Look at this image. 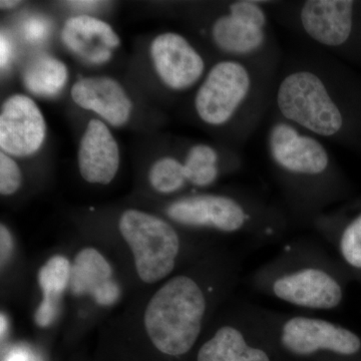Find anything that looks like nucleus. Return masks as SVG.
Masks as SVG:
<instances>
[{"label": "nucleus", "instance_id": "f257e3e1", "mask_svg": "<svg viewBox=\"0 0 361 361\" xmlns=\"http://www.w3.org/2000/svg\"><path fill=\"white\" fill-rule=\"evenodd\" d=\"M277 116L361 155V75L338 59L292 61L277 75Z\"/></svg>", "mask_w": 361, "mask_h": 361}, {"label": "nucleus", "instance_id": "f03ea898", "mask_svg": "<svg viewBox=\"0 0 361 361\" xmlns=\"http://www.w3.org/2000/svg\"><path fill=\"white\" fill-rule=\"evenodd\" d=\"M276 61L226 59L216 63L195 94L198 118L215 128L242 120L251 134L272 104Z\"/></svg>", "mask_w": 361, "mask_h": 361}, {"label": "nucleus", "instance_id": "7ed1b4c3", "mask_svg": "<svg viewBox=\"0 0 361 361\" xmlns=\"http://www.w3.org/2000/svg\"><path fill=\"white\" fill-rule=\"evenodd\" d=\"M271 165L286 187L297 193H317L326 187L341 186L342 178L334 157L322 140L283 118H274L266 135Z\"/></svg>", "mask_w": 361, "mask_h": 361}, {"label": "nucleus", "instance_id": "20e7f679", "mask_svg": "<svg viewBox=\"0 0 361 361\" xmlns=\"http://www.w3.org/2000/svg\"><path fill=\"white\" fill-rule=\"evenodd\" d=\"M207 311L206 293L193 278H171L152 297L145 312V327L161 353H189L200 336Z\"/></svg>", "mask_w": 361, "mask_h": 361}, {"label": "nucleus", "instance_id": "39448f33", "mask_svg": "<svg viewBox=\"0 0 361 361\" xmlns=\"http://www.w3.org/2000/svg\"><path fill=\"white\" fill-rule=\"evenodd\" d=\"M296 20L312 44L361 68V0H306L297 6Z\"/></svg>", "mask_w": 361, "mask_h": 361}, {"label": "nucleus", "instance_id": "423d86ee", "mask_svg": "<svg viewBox=\"0 0 361 361\" xmlns=\"http://www.w3.org/2000/svg\"><path fill=\"white\" fill-rule=\"evenodd\" d=\"M263 288L277 300L308 310L329 311L343 302L345 288L341 273L314 260L279 263L263 278Z\"/></svg>", "mask_w": 361, "mask_h": 361}, {"label": "nucleus", "instance_id": "0eeeda50", "mask_svg": "<svg viewBox=\"0 0 361 361\" xmlns=\"http://www.w3.org/2000/svg\"><path fill=\"white\" fill-rule=\"evenodd\" d=\"M118 229L133 252L137 275L145 283H156L174 270L180 238L166 221L142 211L127 210L121 216Z\"/></svg>", "mask_w": 361, "mask_h": 361}, {"label": "nucleus", "instance_id": "6e6552de", "mask_svg": "<svg viewBox=\"0 0 361 361\" xmlns=\"http://www.w3.org/2000/svg\"><path fill=\"white\" fill-rule=\"evenodd\" d=\"M211 40L229 58L245 61H273L269 18L264 2L237 0L213 21Z\"/></svg>", "mask_w": 361, "mask_h": 361}, {"label": "nucleus", "instance_id": "1a4fd4ad", "mask_svg": "<svg viewBox=\"0 0 361 361\" xmlns=\"http://www.w3.org/2000/svg\"><path fill=\"white\" fill-rule=\"evenodd\" d=\"M167 215L178 224L207 228L216 231L238 233L255 229L261 213L255 207L234 197L199 194L184 197L168 207Z\"/></svg>", "mask_w": 361, "mask_h": 361}, {"label": "nucleus", "instance_id": "9d476101", "mask_svg": "<svg viewBox=\"0 0 361 361\" xmlns=\"http://www.w3.org/2000/svg\"><path fill=\"white\" fill-rule=\"evenodd\" d=\"M270 326L285 350L296 356L331 353L353 356L361 350V338L355 331L336 322L306 315L287 316Z\"/></svg>", "mask_w": 361, "mask_h": 361}, {"label": "nucleus", "instance_id": "9b49d317", "mask_svg": "<svg viewBox=\"0 0 361 361\" xmlns=\"http://www.w3.org/2000/svg\"><path fill=\"white\" fill-rule=\"evenodd\" d=\"M149 54L159 78L171 90L182 92L191 89L205 75V59L179 33L158 35L152 42Z\"/></svg>", "mask_w": 361, "mask_h": 361}, {"label": "nucleus", "instance_id": "f8f14e48", "mask_svg": "<svg viewBox=\"0 0 361 361\" xmlns=\"http://www.w3.org/2000/svg\"><path fill=\"white\" fill-rule=\"evenodd\" d=\"M47 126L39 106L25 94H13L2 104L0 148L7 155L27 157L44 144Z\"/></svg>", "mask_w": 361, "mask_h": 361}, {"label": "nucleus", "instance_id": "ddd939ff", "mask_svg": "<svg viewBox=\"0 0 361 361\" xmlns=\"http://www.w3.org/2000/svg\"><path fill=\"white\" fill-rule=\"evenodd\" d=\"M80 175L92 184H110L120 166L118 142L109 128L92 118L80 141L78 153Z\"/></svg>", "mask_w": 361, "mask_h": 361}, {"label": "nucleus", "instance_id": "4468645a", "mask_svg": "<svg viewBox=\"0 0 361 361\" xmlns=\"http://www.w3.org/2000/svg\"><path fill=\"white\" fill-rule=\"evenodd\" d=\"M73 102L85 110L94 111L111 126L129 121L133 104L120 82L109 77L85 78L73 85Z\"/></svg>", "mask_w": 361, "mask_h": 361}, {"label": "nucleus", "instance_id": "2eb2a0df", "mask_svg": "<svg viewBox=\"0 0 361 361\" xmlns=\"http://www.w3.org/2000/svg\"><path fill=\"white\" fill-rule=\"evenodd\" d=\"M68 288L73 295H90L102 306L113 305L121 295L110 263L94 248L82 249L75 256Z\"/></svg>", "mask_w": 361, "mask_h": 361}, {"label": "nucleus", "instance_id": "dca6fc26", "mask_svg": "<svg viewBox=\"0 0 361 361\" xmlns=\"http://www.w3.org/2000/svg\"><path fill=\"white\" fill-rule=\"evenodd\" d=\"M61 39L70 51L94 65L110 61L111 49L121 42L109 23L85 14L66 20Z\"/></svg>", "mask_w": 361, "mask_h": 361}, {"label": "nucleus", "instance_id": "f3484780", "mask_svg": "<svg viewBox=\"0 0 361 361\" xmlns=\"http://www.w3.org/2000/svg\"><path fill=\"white\" fill-rule=\"evenodd\" d=\"M241 329L232 324L221 326L199 349L197 361H271L264 349L251 344L246 330Z\"/></svg>", "mask_w": 361, "mask_h": 361}, {"label": "nucleus", "instance_id": "a211bd4d", "mask_svg": "<svg viewBox=\"0 0 361 361\" xmlns=\"http://www.w3.org/2000/svg\"><path fill=\"white\" fill-rule=\"evenodd\" d=\"M71 268L70 261L61 255L54 256L40 268L37 281L44 299L35 312L39 327L49 326L58 317L61 297L70 285Z\"/></svg>", "mask_w": 361, "mask_h": 361}, {"label": "nucleus", "instance_id": "6ab92c4d", "mask_svg": "<svg viewBox=\"0 0 361 361\" xmlns=\"http://www.w3.org/2000/svg\"><path fill=\"white\" fill-rule=\"evenodd\" d=\"M68 71L65 63L51 56H42L32 61L23 73V84L32 94L54 97L65 87Z\"/></svg>", "mask_w": 361, "mask_h": 361}, {"label": "nucleus", "instance_id": "aec40b11", "mask_svg": "<svg viewBox=\"0 0 361 361\" xmlns=\"http://www.w3.org/2000/svg\"><path fill=\"white\" fill-rule=\"evenodd\" d=\"M336 249L344 268L361 279V206L338 219Z\"/></svg>", "mask_w": 361, "mask_h": 361}, {"label": "nucleus", "instance_id": "412c9836", "mask_svg": "<svg viewBox=\"0 0 361 361\" xmlns=\"http://www.w3.org/2000/svg\"><path fill=\"white\" fill-rule=\"evenodd\" d=\"M184 167L189 184L201 188L211 186L219 177V154L209 145H194L188 149Z\"/></svg>", "mask_w": 361, "mask_h": 361}, {"label": "nucleus", "instance_id": "4be33fe9", "mask_svg": "<svg viewBox=\"0 0 361 361\" xmlns=\"http://www.w3.org/2000/svg\"><path fill=\"white\" fill-rule=\"evenodd\" d=\"M149 182L157 192L171 194L179 191L188 183L184 161L173 157H164L152 166Z\"/></svg>", "mask_w": 361, "mask_h": 361}, {"label": "nucleus", "instance_id": "5701e85b", "mask_svg": "<svg viewBox=\"0 0 361 361\" xmlns=\"http://www.w3.org/2000/svg\"><path fill=\"white\" fill-rule=\"evenodd\" d=\"M21 172L18 164L9 155L0 153V193L4 196L13 195L20 189Z\"/></svg>", "mask_w": 361, "mask_h": 361}, {"label": "nucleus", "instance_id": "b1692460", "mask_svg": "<svg viewBox=\"0 0 361 361\" xmlns=\"http://www.w3.org/2000/svg\"><path fill=\"white\" fill-rule=\"evenodd\" d=\"M47 32H49V25L44 20L32 18L25 23V37L30 42H39V40L44 39L47 37Z\"/></svg>", "mask_w": 361, "mask_h": 361}, {"label": "nucleus", "instance_id": "393cba45", "mask_svg": "<svg viewBox=\"0 0 361 361\" xmlns=\"http://www.w3.org/2000/svg\"><path fill=\"white\" fill-rule=\"evenodd\" d=\"M0 246L1 265L4 266L11 257L13 249V236L4 224L0 225Z\"/></svg>", "mask_w": 361, "mask_h": 361}, {"label": "nucleus", "instance_id": "a878e982", "mask_svg": "<svg viewBox=\"0 0 361 361\" xmlns=\"http://www.w3.org/2000/svg\"><path fill=\"white\" fill-rule=\"evenodd\" d=\"M1 68L7 66V63L11 61V56H13V47H11V42L7 39L6 35H1Z\"/></svg>", "mask_w": 361, "mask_h": 361}, {"label": "nucleus", "instance_id": "bb28decb", "mask_svg": "<svg viewBox=\"0 0 361 361\" xmlns=\"http://www.w3.org/2000/svg\"><path fill=\"white\" fill-rule=\"evenodd\" d=\"M21 4H23V2L18 1V0H1V1H0V7H1L2 9H11L20 6Z\"/></svg>", "mask_w": 361, "mask_h": 361}]
</instances>
